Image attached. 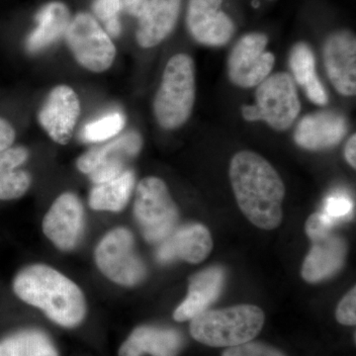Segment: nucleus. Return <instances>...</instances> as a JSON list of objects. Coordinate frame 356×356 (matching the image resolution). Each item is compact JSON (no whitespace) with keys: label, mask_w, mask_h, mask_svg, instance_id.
<instances>
[{"label":"nucleus","mask_w":356,"mask_h":356,"mask_svg":"<svg viewBox=\"0 0 356 356\" xmlns=\"http://www.w3.org/2000/svg\"><path fill=\"white\" fill-rule=\"evenodd\" d=\"M81 114V102L76 91L69 86L51 89L40 109L38 120L54 142L67 145Z\"/></svg>","instance_id":"nucleus-12"},{"label":"nucleus","mask_w":356,"mask_h":356,"mask_svg":"<svg viewBox=\"0 0 356 356\" xmlns=\"http://www.w3.org/2000/svg\"><path fill=\"white\" fill-rule=\"evenodd\" d=\"M134 186L135 175L128 168L113 179L95 184L89 193V206L96 211L120 212L127 206Z\"/></svg>","instance_id":"nucleus-23"},{"label":"nucleus","mask_w":356,"mask_h":356,"mask_svg":"<svg viewBox=\"0 0 356 356\" xmlns=\"http://www.w3.org/2000/svg\"><path fill=\"white\" fill-rule=\"evenodd\" d=\"M181 0H149L139 18L136 39L142 48H153L172 33L179 16Z\"/></svg>","instance_id":"nucleus-20"},{"label":"nucleus","mask_w":356,"mask_h":356,"mask_svg":"<svg viewBox=\"0 0 356 356\" xmlns=\"http://www.w3.org/2000/svg\"><path fill=\"white\" fill-rule=\"evenodd\" d=\"M212 248L209 229L201 224H191L175 229L172 235L161 242L156 257L161 264L181 259L195 264L207 259Z\"/></svg>","instance_id":"nucleus-15"},{"label":"nucleus","mask_w":356,"mask_h":356,"mask_svg":"<svg viewBox=\"0 0 356 356\" xmlns=\"http://www.w3.org/2000/svg\"><path fill=\"white\" fill-rule=\"evenodd\" d=\"M267 42L268 39L261 33H250L236 42L228 60L232 83L243 88H254L268 77L275 58L266 51Z\"/></svg>","instance_id":"nucleus-10"},{"label":"nucleus","mask_w":356,"mask_h":356,"mask_svg":"<svg viewBox=\"0 0 356 356\" xmlns=\"http://www.w3.org/2000/svg\"><path fill=\"white\" fill-rule=\"evenodd\" d=\"M13 291L60 327L72 329L86 318L88 306L81 288L46 264H32L20 270L14 278Z\"/></svg>","instance_id":"nucleus-2"},{"label":"nucleus","mask_w":356,"mask_h":356,"mask_svg":"<svg viewBox=\"0 0 356 356\" xmlns=\"http://www.w3.org/2000/svg\"><path fill=\"white\" fill-rule=\"evenodd\" d=\"M184 346L181 334L172 329L140 325L119 348V356H178Z\"/></svg>","instance_id":"nucleus-18"},{"label":"nucleus","mask_w":356,"mask_h":356,"mask_svg":"<svg viewBox=\"0 0 356 356\" xmlns=\"http://www.w3.org/2000/svg\"><path fill=\"white\" fill-rule=\"evenodd\" d=\"M29 158L24 147H10L0 152V201L22 197L31 185V177L19 170Z\"/></svg>","instance_id":"nucleus-22"},{"label":"nucleus","mask_w":356,"mask_h":356,"mask_svg":"<svg viewBox=\"0 0 356 356\" xmlns=\"http://www.w3.org/2000/svg\"><path fill=\"white\" fill-rule=\"evenodd\" d=\"M339 324L355 325L356 324V288L353 287L339 302L336 312Z\"/></svg>","instance_id":"nucleus-31"},{"label":"nucleus","mask_w":356,"mask_h":356,"mask_svg":"<svg viewBox=\"0 0 356 356\" xmlns=\"http://www.w3.org/2000/svg\"><path fill=\"white\" fill-rule=\"evenodd\" d=\"M353 209V204L350 198L346 194L336 192L325 200V209L323 213L337 222L339 220H343V218L350 216Z\"/></svg>","instance_id":"nucleus-29"},{"label":"nucleus","mask_w":356,"mask_h":356,"mask_svg":"<svg viewBox=\"0 0 356 356\" xmlns=\"http://www.w3.org/2000/svg\"><path fill=\"white\" fill-rule=\"evenodd\" d=\"M195 72L193 60L186 54H177L168 60L154 100V114L165 130L181 127L195 102Z\"/></svg>","instance_id":"nucleus-4"},{"label":"nucleus","mask_w":356,"mask_h":356,"mask_svg":"<svg viewBox=\"0 0 356 356\" xmlns=\"http://www.w3.org/2000/svg\"><path fill=\"white\" fill-rule=\"evenodd\" d=\"M37 28L27 40V50L38 53L55 43L67 32L70 23L69 8L60 1H51L40 9Z\"/></svg>","instance_id":"nucleus-21"},{"label":"nucleus","mask_w":356,"mask_h":356,"mask_svg":"<svg viewBox=\"0 0 356 356\" xmlns=\"http://www.w3.org/2000/svg\"><path fill=\"white\" fill-rule=\"evenodd\" d=\"M134 216L149 243H159L172 235L179 213L163 180L154 177L140 180L136 191Z\"/></svg>","instance_id":"nucleus-5"},{"label":"nucleus","mask_w":356,"mask_h":356,"mask_svg":"<svg viewBox=\"0 0 356 356\" xmlns=\"http://www.w3.org/2000/svg\"><path fill=\"white\" fill-rule=\"evenodd\" d=\"M290 69L295 81L301 86L315 76L316 60L315 55L308 44L299 42L293 46L289 57Z\"/></svg>","instance_id":"nucleus-26"},{"label":"nucleus","mask_w":356,"mask_h":356,"mask_svg":"<svg viewBox=\"0 0 356 356\" xmlns=\"http://www.w3.org/2000/svg\"><path fill=\"white\" fill-rule=\"evenodd\" d=\"M0 356H58V353L48 334L28 329L0 339Z\"/></svg>","instance_id":"nucleus-24"},{"label":"nucleus","mask_w":356,"mask_h":356,"mask_svg":"<svg viewBox=\"0 0 356 356\" xmlns=\"http://www.w3.org/2000/svg\"><path fill=\"white\" fill-rule=\"evenodd\" d=\"M222 356H286V355L269 344L250 341L241 346L226 348Z\"/></svg>","instance_id":"nucleus-28"},{"label":"nucleus","mask_w":356,"mask_h":356,"mask_svg":"<svg viewBox=\"0 0 356 356\" xmlns=\"http://www.w3.org/2000/svg\"><path fill=\"white\" fill-rule=\"evenodd\" d=\"M96 266L112 282L122 286L140 284L147 268L135 252L133 234L128 229L115 228L108 232L95 248Z\"/></svg>","instance_id":"nucleus-7"},{"label":"nucleus","mask_w":356,"mask_h":356,"mask_svg":"<svg viewBox=\"0 0 356 356\" xmlns=\"http://www.w3.org/2000/svg\"><path fill=\"white\" fill-rule=\"evenodd\" d=\"M348 132L344 117L334 112L309 114L299 122L294 140L299 147L309 151H321L336 146Z\"/></svg>","instance_id":"nucleus-16"},{"label":"nucleus","mask_w":356,"mask_h":356,"mask_svg":"<svg viewBox=\"0 0 356 356\" xmlns=\"http://www.w3.org/2000/svg\"><path fill=\"white\" fill-rule=\"evenodd\" d=\"M93 10L104 22L106 31L112 36L117 37L121 32L118 14L121 11L120 0H95Z\"/></svg>","instance_id":"nucleus-27"},{"label":"nucleus","mask_w":356,"mask_h":356,"mask_svg":"<svg viewBox=\"0 0 356 356\" xmlns=\"http://www.w3.org/2000/svg\"><path fill=\"white\" fill-rule=\"evenodd\" d=\"M15 137L13 126L8 121L0 118V152L13 146Z\"/></svg>","instance_id":"nucleus-33"},{"label":"nucleus","mask_w":356,"mask_h":356,"mask_svg":"<svg viewBox=\"0 0 356 356\" xmlns=\"http://www.w3.org/2000/svg\"><path fill=\"white\" fill-rule=\"evenodd\" d=\"M356 136L353 135L346 142V147H344V156H346V161L353 168H356L355 149H356Z\"/></svg>","instance_id":"nucleus-35"},{"label":"nucleus","mask_w":356,"mask_h":356,"mask_svg":"<svg viewBox=\"0 0 356 356\" xmlns=\"http://www.w3.org/2000/svg\"><path fill=\"white\" fill-rule=\"evenodd\" d=\"M42 227L44 236L58 250H74L81 242L84 231L83 203L72 192L63 193L51 204Z\"/></svg>","instance_id":"nucleus-11"},{"label":"nucleus","mask_w":356,"mask_h":356,"mask_svg":"<svg viewBox=\"0 0 356 356\" xmlns=\"http://www.w3.org/2000/svg\"><path fill=\"white\" fill-rule=\"evenodd\" d=\"M229 179L238 207L248 221L262 229L280 226L285 186L266 159L254 152H238L229 165Z\"/></svg>","instance_id":"nucleus-1"},{"label":"nucleus","mask_w":356,"mask_h":356,"mask_svg":"<svg viewBox=\"0 0 356 356\" xmlns=\"http://www.w3.org/2000/svg\"><path fill=\"white\" fill-rule=\"evenodd\" d=\"M346 247L343 238L334 234L313 241V245L302 266V276L308 283L331 278L343 268Z\"/></svg>","instance_id":"nucleus-19"},{"label":"nucleus","mask_w":356,"mask_h":356,"mask_svg":"<svg viewBox=\"0 0 356 356\" xmlns=\"http://www.w3.org/2000/svg\"><path fill=\"white\" fill-rule=\"evenodd\" d=\"M337 222L325 213H315L308 218L306 222V234L313 241L325 238L332 233V228Z\"/></svg>","instance_id":"nucleus-30"},{"label":"nucleus","mask_w":356,"mask_h":356,"mask_svg":"<svg viewBox=\"0 0 356 356\" xmlns=\"http://www.w3.org/2000/svg\"><path fill=\"white\" fill-rule=\"evenodd\" d=\"M142 146L140 134L127 132L102 146L88 149L77 159L76 166L91 181L102 184L128 170L129 161L138 156Z\"/></svg>","instance_id":"nucleus-9"},{"label":"nucleus","mask_w":356,"mask_h":356,"mask_svg":"<svg viewBox=\"0 0 356 356\" xmlns=\"http://www.w3.org/2000/svg\"><path fill=\"white\" fill-rule=\"evenodd\" d=\"M257 104L245 105L242 108L247 121H266L276 131L289 129L301 110L298 92L291 76L277 72L266 77L257 88Z\"/></svg>","instance_id":"nucleus-6"},{"label":"nucleus","mask_w":356,"mask_h":356,"mask_svg":"<svg viewBox=\"0 0 356 356\" xmlns=\"http://www.w3.org/2000/svg\"><path fill=\"white\" fill-rule=\"evenodd\" d=\"M303 88L305 89L306 95L312 102L315 103L318 106L327 105V102H329L327 91H325L320 79H318V76L312 77L310 81L303 86Z\"/></svg>","instance_id":"nucleus-32"},{"label":"nucleus","mask_w":356,"mask_h":356,"mask_svg":"<svg viewBox=\"0 0 356 356\" xmlns=\"http://www.w3.org/2000/svg\"><path fill=\"white\" fill-rule=\"evenodd\" d=\"M325 72L341 95L356 92V40L350 31L341 30L327 37L324 46Z\"/></svg>","instance_id":"nucleus-14"},{"label":"nucleus","mask_w":356,"mask_h":356,"mask_svg":"<svg viewBox=\"0 0 356 356\" xmlns=\"http://www.w3.org/2000/svg\"><path fill=\"white\" fill-rule=\"evenodd\" d=\"M70 51L79 65L92 72H105L113 65L116 48L108 33L90 15L76 14L65 32Z\"/></svg>","instance_id":"nucleus-8"},{"label":"nucleus","mask_w":356,"mask_h":356,"mask_svg":"<svg viewBox=\"0 0 356 356\" xmlns=\"http://www.w3.org/2000/svg\"><path fill=\"white\" fill-rule=\"evenodd\" d=\"M222 0H189L187 27L198 43L220 47L228 43L235 33V25L222 13Z\"/></svg>","instance_id":"nucleus-13"},{"label":"nucleus","mask_w":356,"mask_h":356,"mask_svg":"<svg viewBox=\"0 0 356 356\" xmlns=\"http://www.w3.org/2000/svg\"><path fill=\"white\" fill-rule=\"evenodd\" d=\"M121 10L140 18L146 11L149 0H120Z\"/></svg>","instance_id":"nucleus-34"},{"label":"nucleus","mask_w":356,"mask_h":356,"mask_svg":"<svg viewBox=\"0 0 356 356\" xmlns=\"http://www.w3.org/2000/svg\"><path fill=\"white\" fill-rule=\"evenodd\" d=\"M225 283V271L221 267H210L192 276L188 294L175 309L173 318L177 322H186L209 310L221 294Z\"/></svg>","instance_id":"nucleus-17"},{"label":"nucleus","mask_w":356,"mask_h":356,"mask_svg":"<svg viewBox=\"0 0 356 356\" xmlns=\"http://www.w3.org/2000/svg\"><path fill=\"white\" fill-rule=\"evenodd\" d=\"M264 311L254 305L207 310L192 318L191 337L211 348H233L254 341L264 327Z\"/></svg>","instance_id":"nucleus-3"},{"label":"nucleus","mask_w":356,"mask_h":356,"mask_svg":"<svg viewBox=\"0 0 356 356\" xmlns=\"http://www.w3.org/2000/svg\"><path fill=\"white\" fill-rule=\"evenodd\" d=\"M125 122V117L120 112L105 115L84 127L83 139L90 143H100L112 139L123 130Z\"/></svg>","instance_id":"nucleus-25"}]
</instances>
